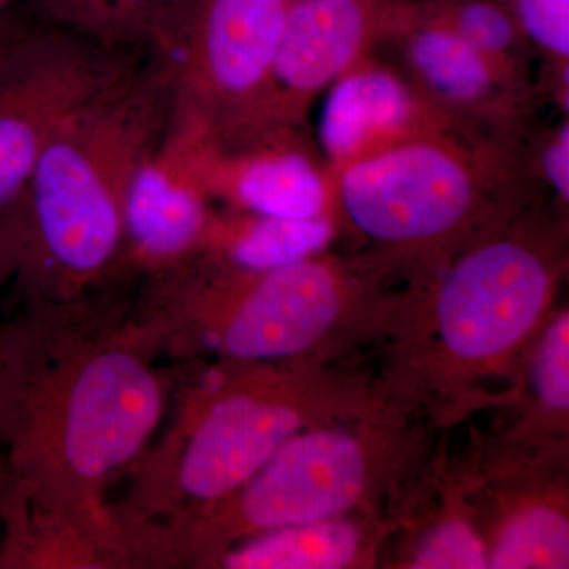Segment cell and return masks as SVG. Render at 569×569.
<instances>
[{"label": "cell", "mask_w": 569, "mask_h": 569, "mask_svg": "<svg viewBox=\"0 0 569 569\" xmlns=\"http://www.w3.org/2000/svg\"><path fill=\"white\" fill-rule=\"evenodd\" d=\"M295 130L217 144L170 121L171 138L212 203L282 219L332 216L335 178L306 151Z\"/></svg>", "instance_id": "obj_10"}, {"label": "cell", "mask_w": 569, "mask_h": 569, "mask_svg": "<svg viewBox=\"0 0 569 569\" xmlns=\"http://www.w3.org/2000/svg\"><path fill=\"white\" fill-rule=\"evenodd\" d=\"M539 170L542 178L559 194L560 200H569V126L565 122L559 132L550 137L539 156Z\"/></svg>", "instance_id": "obj_26"}, {"label": "cell", "mask_w": 569, "mask_h": 569, "mask_svg": "<svg viewBox=\"0 0 569 569\" xmlns=\"http://www.w3.org/2000/svg\"><path fill=\"white\" fill-rule=\"evenodd\" d=\"M335 234L332 216L282 219L213 209L197 254L241 271H271L323 253Z\"/></svg>", "instance_id": "obj_18"}, {"label": "cell", "mask_w": 569, "mask_h": 569, "mask_svg": "<svg viewBox=\"0 0 569 569\" xmlns=\"http://www.w3.org/2000/svg\"><path fill=\"white\" fill-rule=\"evenodd\" d=\"M413 569H486L488 548L475 512H443L415 542L407 557Z\"/></svg>", "instance_id": "obj_22"}, {"label": "cell", "mask_w": 569, "mask_h": 569, "mask_svg": "<svg viewBox=\"0 0 569 569\" xmlns=\"http://www.w3.org/2000/svg\"><path fill=\"white\" fill-rule=\"evenodd\" d=\"M48 24L130 54L171 58L198 0H33Z\"/></svg>", "instance_id": "obj_16"}, {"label": "cell", "mask_w": 569, "mask_h": 569, "mask_svg": "<svg viewBox=\"0 0 569 569\" xmlns=\"http://www.w3.org/2000/svg\"><path fill=\"white\" fill-rule=\"evenodd\" d=\"M451 132H458V119L411 80L366 58L329 86L318 121V142L332 176L400 142Z\"/></svg>", "instance_id": "obj_12"}, {"label": "cell", "mask_w": 569, "mask_h": 569, "mask_svg": "<svg viewBox=\"0 0 569 569\" xmlns=\"http://www.w3.org/2000/svg\"><path fill=\"white\" fill-rule=\"evenodd\" d=\"M531 415L520 422V443L538 445L542 433H565L569 413V313L549 318L529 353Z\"/></svg>", "instance_id": "obj_21"}, {"label": "cell", "mask_w": 569, "mask_h": 569, "mask_svg": "<svg viewBox=\"0 0 569 569\" xmlns=\"http://www.w3.org/2000/svg\"><path fill=\"white\" fill-rule=\"evenodd\" d=\"M565 263L561 234L515 220L400 295L389 402L449 418L485 399L482 383L515 377L552 317Z\"/></svg>", "instance_id": "obj_3"}, {"label": "cell", "mask_w": 569, "mask_h": 569, "mask_svg": "<svg viewBox=\"0 0 569 569\" xmlns=\"http://www.w3.org/2000/svg\"><path fill=\"white\" fill-rule=\"evenodd\" d=\"M291 0H198L170 59L171 119L217 144H238L277 127L271 74Z\"/></svg>", "instance_id": "obj_8"}, {"label": "cell", "mask_w": 569, "mask_h": 569, "mask_svg": "<svg viewBox=\"0 0 569 569\" xmlns=\"http://www.w3.org/2000/svg\"><path fill=\"white\" fill-rule=\"evenodd\" d=\"M6 463L0 462V490L3 488V482H6Z\"/></svg>", "instance_id": "obj_29"}, {"label": "cell", "mask_w": 569, "mask_h": 569, "mask_svg": "<svg viewBox=\"0 0 569 569\" xmlns=\"http://www.w3.org/2000/svg\"><path fill=\"white\" fill-rule=\"evenodd\" d=\"M32 340L0 417L6 486L33 507L122 530L107 490L151 443L168 399L148 329L97 296L26 309Z\"/></svg>", "instance_id": "obj_1"}, {"label": "cell", "mask_w": 569, "mask_h": 569, "mask_svg": "<svg viewBox=\"0 0 569 569\" xmlns=\"http://www.w3.org/2000/svg\"><path fill=\"white\" fill-rule=\"evenodd\" d=\"M31 339L32 320L26 312L11 323L0 325V417L18 387Z\"/></svg>", "instance_id": "obj_24"}, {"label": "cell", "mask_w": 569, "mask_h": 569, "mask_svg": "<svg viewBox=\"0 0 569 569\" xmlns=\"http://www.w3.org/2000/svg\"><path fill=\"white\" fill-rule=\"evenodd\" d=\"M22 29L21 22L14 20L11 14L6 18V20L0 21V56L3 54V51L9 48L11 41H13L14 37L18 36Z\"/></svg>", "instance_id": "obj_27"}, {"label": "cell", "mask_w": 569, "mask_h": 569, "mask_svg": "<svg viewBox=\"0 0 569 569\" xmlns=\"http://www.w3.org/2000/svg\"><path fill=\"white\" fill-rule=\"evenodd\" d=\"M388 406L383 391L323 362L222 361L179 396L156 447L112 505L123 531L170 527L246 485L288 440Z\"/></svg>", "instance_id": "obj_2"}, {"label": "cell", "mask_w": 569, "mask_h": 569, "mask_svg": "<svg viewBox=\"0 0 569 569\" xmlns=\"http://www.w3.org/2000/svg\"><path fill=\"white\" fill-rule=\"evenodd\" d=\"M0 569L133 568L126 533L33 507L0 490Z\"/></svg>", "instance_id": "obj_15"}, {"label": "cell", "mask_w": 569, "mask_h": 569, "mask_svg": "<svg viewBox=\"0 0 569 569\" xmlns=\"http://www.w3.org/2000/svg\"><path fill=\"white\" fill-rule=\"evenodd\" d=\"M385 29L399 37L411 80L427 99L452 118L515 121L526 86L512 80L458 33L426 20L410 7H388Z\"/></svg>", "instance_id": "obj_14"}, {"label": "cell", "mask_w": 569, "mask_h": 569, "mask_svg": "<svg viewBox=\"0 0 569 569\" xmlns=\"http://www.w3.org/2000/svg\"><path fill=\"white\" fill-rule=\"evenodd\" d=\"M378 533L367 515L283 527L224 550L212 568L342 569L372 563Z\"/></svg>", "instance_id": "obj_17"}, {"label": "cell", "mask_w": 569, "mask_h": 569, "mask_svg": "<svg viewBox=\"0 0 569 569\" xmlns=\"http://www.w3.org/2000/svg\"><path fill=\"white\" fill-rule=\"evenodd\" d=\"M24 241V212L20 200L6 211H0V290L17 277Z\"/></svg>", "instance_id": "obj_25"}, {"label": "cell", "mask_w": 569, "mask_h": 569, "mask_svg": "<svg viewBox=\"0 0 569 569\" xmlns=\"http://www.w3.org/2000/svg\"><path fill=\"white\" fill-rule=\"evenodd\" d=\"M392 403L288 440L230 497L134 535L140 568H212L231 546L283 527L369 515L417 466L421 437Z\"/></svg>", "instance_id": "obj_6"}, {"label": "cell", "mask_w": 569, "mask_h": 569, "mask_svg": "<svg viewBox=\"0 0 569 569\" xmlns=\"http://www.w3.org/2000/svg\"><path fill=\"white\" fill-rule=\"evenodd\" d=\"M523 37L559 66L569 59V0H509Z\"/></svg>", "instance_id": "obj_23"}, {"label": "cell", "mask_w": 569, "mask_h": 569, "mask_svg": "<svg viewBox=\"0 0 569 569\" xmlns=\"http://www.w3.org/2000/svg\"><path fill=\"white\" fill-rule=\"evenodd\" d=\"M142 59L58 26H22L0 56V211L21 200L63 123Z\"/></svg>", "instance_id": "obj_9"}, {"label": "cell", "mask_w": 569, "mask_h": 569, "mask_svg": "<svg viewBox=\"0 0 569 569\" xmlns=\"http://www.w3.org/2000/svg\"><path fill=\"white\" fill-rule=\"evenodd\" d=\"M387 11L385 0H291L272 63L277 127L296 129L306 104L366 58Z\"/></svg>", "instance_id": "obj_11"}, {"label": "cell", "mask_w": 569, "mask_h": 569, "mask_svg": "<svg viewBox=\"0 0 569 569\" xmlns=\"http://www.w3.org/2000/svg\"><path fill=\"white\" fill-rule=\"evenodd\" d=\"M171 111L173 70L149 56L48 142L21 198L26 241L14 282L26 307L77 305L118 279L127 187Z\"/></svg>", "instance_id": "obj_4"}, {"label": "cell", "mask_w": 569, "mask_h": 569, "mask_svg": "<svg viewBox=\"0 0 569 569\" xmlns=\"http://www.w3.org/2000/svg\"><path fill=\"white\" fill-rule=\"evenodd\" d=\"M418 17L458 33L493 66L526 86L523 37L507 3L500 0H427L408 6Z\"/></svg>", "instance_id": "obj_20"}, {"label": "cell", "mask_w": 569, "mask_h": 569, "mask_svg": "<svg viewBox=\"0 0 569 569\" xmlns=\"http://www.w3.org/2000/svg\"><path fill=\"white\" fill-rule=\"evenodd\" d=\"M387 274L376 261L323 253L260 272L194 254L146 277L134 317L178 358L325 362L351 337L388 335L399 296L381 293Z\"/></svg>", "instance_id": "obj_5"}, {"label": "cell", "mask_w": 569, "mask_h": 569, "mask_svg": "<svg viewBox=\"0 0 569 569\" xmlns=\"http://www.w3.org/2000/svg\"><path fill=\"white\" fill-rule=\"evenodd\" d=\"M14 2H17V0H0V21L9 17L11 6H13Z\"/></svg>", "instance_id": "obj_28"}, {"label": "cell", "mask_w": 569, "mask_h": 569, "mask_svg": "<svg viewBox=\"0 0 569 569\" xmlns=\"http://www.w3.org/2000/svg\"><path fill=\"white\" fill-rule=\"evenodd\" d=\"M511 159L459 132L400 142L337 171L335 198L385 271L415 284L518 217Z\"/></svg>", "instance_id": "obj_7"}, {"label": "cell", "mask_w": 569, "mask_h": 569, "mask_svg": "<svg viewBox=\"0 0 569 569\" xmlns=\"http://www.w3.org/2000/svg\"><path fill=\"white\" fill-rule=\"evenodd\" d=\"M486 538L488 568L559 569L569 567L567 498L542 482L519 481L505 496Z\"/></svg>", "instance_id": "obj_19"}, {"label": "cell", "mask_w": 569, "mask_h": 569, "mask_svg": "<svg viewBox=\"0 0 569 569\" xmlns=\"http://www.w3.org/2000/svg\"><path fill=\"white\" fill-rule=\"evenodd\" d=\"M213 209L168 127L137 164L127 187L119 276L148 277L194 257Z\"/></svg>", "instance_id": "obj_13"}]
</instances>
